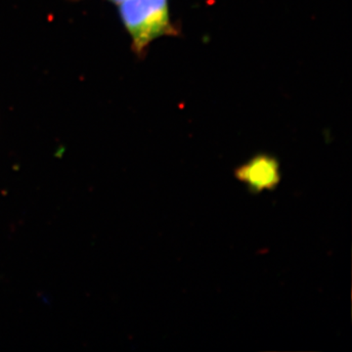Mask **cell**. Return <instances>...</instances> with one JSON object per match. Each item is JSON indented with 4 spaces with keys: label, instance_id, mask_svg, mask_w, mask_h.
I'll return each mask as SVG.
<instances>
[{
    "label": "cell",
    "instance_id": "6da1fadb",
    "mask_svg": "<svg viewBox=\"0 0 352 352\" xmlns=\"http://www.w3.org/2000/svg\"><path fill=\"white\" fill-rule=\"evenodd\" d=\"M120 20L131 38V47L144 57L153 41L178 36L180 29L171 20L168 0H124L119 4Z\"/></svg>",
    "mask_w": 352,
    "mask_h": 352
},
{
    "label": "cell",
    "instance_id": "7a4b0ae2",
    "mask_svg": "<svg viewBox=\"0 0 352 352\" xmlns=\"http://www.w3.org/2000/svg\"><path fill=\"white\" fill-rule=\"evenodd\" d=\"M240 179L252 189L273 188L279 182V164L275 157L268 155H258L237 170Z\"/></svg>",
    "mask_w": 352,
    "mask_h": 352
},
{
    "label": "cell",
    "instance_id": "3957f363",
    "mask_svg": "<svg viewBox=\"0 0 352 352\" xmlns=\"http://www.w3.org/2000/svg\"><path fill=\"white\" fill-rule=\"evenodd\" d=\"M108 1L112 2V3L117 4V6H119V4L122 3V2H124V0H108Z\"/></svg>",
    "mask_w": 352,
    "mask_h": 352
}]
</instances>
